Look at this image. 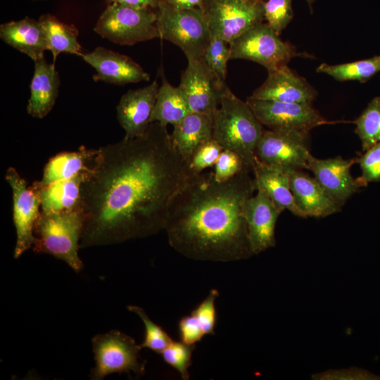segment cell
Returning a JSON list of instances; mask_svg holds the SVG:
<instances>
[{
    "label": "cell",
    "mask_w": 380,
    "mask_h": 380,
    "mask_svg": "<svg viewBox=\"0 0 380 380\" xmlns=\"http://www.w3.org/2000/svg\"><path fill=\"white\" fill-rule=\"evenodd\" d=\"M81 186L82 247L146 237L165 229L170 204L194 175L167 127L100 147Z\"/></svg>",
    "instance_id": "1"
},
{
    "label": "cell",
    "mask_w": 380,
    "mask_h": 380,
    "mask_svg": "<svg viewBox=\"0 0 380 380\" xmlns=\"http://www.w3.org/2000/svg\"><path fill=\"white\" fill-rule=\"evenodd\" d=\"M245 167L225 181L213 172L194 175L173 198L165 226L169 243L192 260L230 262L253 255L243 215L256 190Z\"/></svg>",
    "instance_id": "2"
},
{
    "label": "cell",
    "mask_w": 380,
    "mask_h": 380,
    "mask_svg": "<svg viewBox=\"0 0 380 380\" xmlns=\"http://www.w3.org/2000/svg\"><path fill=\"white\" fill-rule=\"evenodd\" d=\"M263 125L246 103L226 86L213 117V139L223 149L236 153L252 170L255 151Z\"/></svg>",
    "instance_id": "3"
},
{
    "label": "cell",
    "mask_w": 380,
    "mask_h": 380,
    "mask_svg": "<svg viewBox=\"0 0 380 380\" xmlns=\"http://www.w3.org/2000/svg\"><path fill=\"white\" fill-rule=\"evenodd\" d=\"M80 209L40 213L34 228V251L51 255L80 271L82 262L78 255L83 228Z\"/></svg>",
    "instance_id": "4"
},
{
    "label": "cell",
    "mask_w": 380,
    "mask_h": 380,
    "mask_svg": "<svg viewBox=\"0 0 380 380\" xmlns=\"http://www.w3.org/2000/svg\"><path fill=\"white\" fill-rule=\"evenodd\" d=\"M156 13L159 38L180 48L188 61L203 58L211 34L202 8L177 9L160 1Z\"/></svg>",
    "instance_id": "5"
},
{
    "label": "cell",
    "mask_w": 380,
    "mask_h": 380,
    "mask_svg": "<svg viewBox=\"0 0 380 380\" xmlns=\"http://www.w3.org/2000/svg\"><path fill=\"white\" fill-rule=\"evenodd\" d=\"M94 30L102 38L124 46L160 37L156 9L119 3L107 4Z\"/></svg>",
    "instance_id": "6"
},
{
    "label": "cell",
    "mask_w": 380,
    "mask_h": 380,
    "mask_svg": "<svg viewBox=\"0 0 380 380\" xmlns=\"http://www.w3.org/2000/svg\"><path fill=\"white\" fill-rule=\"evenodd\" d=\"M230 59H245L259 63L267 72L286 65L297 56L295 47L282 41L267 23H260L229 43Z\"/></svg>",
    "instance_id": "7"
},
{
    "label": "cell",
    "mask_w": 380,
    "mask_h": 380,
    "mask_svg": "<svg viewBox=\"0 0 380 380\" xmlns=\"http://www.w3.org/2000/svg\"><path fill=\"white\" fill-rule=\"evenodd\" d=\"M201 8L211 36L228 44L265 20L262 0H205Z\"/></svg>",
    "instance_id": "8"
},
{
    "label": "cell",
    "mask_w": 380,
    "mask_h": 380,
    "mask_svg": "<svg viewBox=\"0 0 380 380\" xmlns=\"http://www.w3.org/2000/svg\"><path fill=\"white\" fill-rule=\"evenodd\" d=\"M96 367L91 372L93 379H102L113 373L144 372V364L140 362L141 349L134 340L118 331L99 334L92 339Z\"/></svg>",
    "instance_id": "9"
},
{
    "label": "cell",
    "mask_w": 380,
    "mask_h": 380,
    "mask_svg": "<svg viewBox=\"0 0 380 380\" xmlns=\"http://www.w3.org/2000/svg\"><path fill=\"white\" fill-rule=\"evenodd\" d=\"M263 126L273 131H310L329 122L311 103H286L248 98L246 101Z\"/></svg>",
    "instance_id": "10"
},
{
    "label": "cell",
    "mask_w": 380,
    "mask_h": 380,
    "mask_svg": "<svg viewBox=\"0 0 380 380\" xmlns=\"http://www.w3.org/2000/svg\"><path fill=\"white\" fill-rule=\"evenodd\" d=\"M308 134L291 131L264 130L255 156L263 163L286 174L291 170L308 169L310 152Z\"/></svg>",
    "instance_id": "11"
},
{
    "label": "cell",
    "mask_w": 380,
    "mask_h": 380,
    "mask_svg": "<svg viewBox=\"0 0 380 380\" xmlns=\"http://www.w3.org/2000/svg\"><path fill=\"white\" fill-rule=\"evenodd\" d=\"M5 179L13 193V222L16 230V244L14 257L18 258L34 243V228L41 213L39 191L27 182L15 168L7 169Z\"/></svg>",
    "instance_id": "12"
},
{
    "label": "cell",
    "mask_w": 380,
    "mask_h": 380,
    "mask_svg": "<svg viewBox=\"0 0 380 380\" xmlns=\"http://www.w3.org/2000/svg\"><path fill=\"white\" fill-rule=\"evenodd\" d=\"M226 86L203 59L188 61L179 84L191 112L210 114L219 107Z\"/></svg>",
    "instance_id": "13"
},
{
    "label": "cell",
    "mask_w": 380,
    "mask_h": 380,
    "mask_svg": "<svg viewBox=\"0 0 380 380\" xmlns=\"http://www.w3.org/2000/svg\"><path fill=\"white\" fill-rule=\"evenodd\" d=\"M357 161L358 158L343 159L340 156L319 159L310 153L308 166L328 196L342 207L360 188L350 174V167Z\"/></svg>",
    "instance_id": "14"
},
{
    "label": "cell",
    "mask_w": 380,
    "mask_h": 380,
    "mask_svg": "<svg viewBox=\"0 0 380 380\" xmlns=\"http://www.w3.org/2000/svg\"><path fill=\"white\" fill-rule=\"evenodd\" d=\"M248 198L243 207L250 247L253 255L259 254L276 245L275 227L282 213L261 190Z\"/></svg>",
    "instance_id": "15"
},
{
    "label": "cell",
    "mask_w": 380,
    "mask_h": 380,
    "mask_svg": "<svg viewBox=\"0 0 380 380\" xmlns=\"http://www.w3.org/2000/svg\"><path fill=\"white\" fill-rule=\"evenodd\" d=\"M81 57L95 69L93 79L96 82L124 85L150 80V75L133 59L105 47L97 46Z\"/></svg>",
    "instance_id": "16"
},
{
    "label": "cell",
    "mask_w": 380,
    "mask_h": 380,
    "mask_svg": "<svg viewBox=\"0 0 380 380\" xmlns=\"http://www.w3.org/2000/svg\"><path fill=\"white\" fill-rule=\"evenodd\" d=\"M158 84L131 89L123 94L116 107L117 119L125 132V138L133 139L145 134L151 124Z\"/></svg>",
    "instance_id": "17"
},
{
    "label": "cell",
    "mask_w": 380,
    "mask_h": 380,
    "mask_svg": "<svg viewBox=\"0 0 380 380\" xmlns=\"http://www.w3.org/2000/svg\"><path fill=\"white\" fill-rule=\"evenodd\" d=\"M315 89L287 65L268 72V75L249 98L286 103H311Z\"/></svg>",
    "instance_id": "18"
},
{
    "label": "cell",
    "mask_w": 380,
    "mask_h": 380,
    "mask_svg": "<svg viewBox=\"0 0 380 380\" xmlns=\"http://www.w3.org/2000/svg\"><path fill=\"white\" fill-rule=\"evenodd\" d=\"M288 175L295 202L305 218L325 217L341 210L315 178L300 170H291Z\"/></svg>",
    "instance_id": "19"
},
{
    "label": "cell",
    "mask_w": 380,
    "mask_h": 380,
    "mask_svg": "<svg viewBox=\"0 0 380 380\" xmlns=\"http://www.w3.org/2000/svg\"><path fill=\"white\" fill-rule=\"evenodd\" d=\"M60 84V77L54 63H48L44 56L34 61L27 113L33 118H44L54 106Z\"/></svg>",
    "instance_id": "20"
},
{
    "label": "cell",
    "mask_w": 380,
    "mask_h": 380,
    "mask_svg": "<svg viewBox=\"0 0 380 380\" xmlns=\"http://www.w3.org/2000/svg\"><path fill=\"white\" fill-rule=\"evenodd\" d=\"M0 38L8 45L27 55L34 62L48 50L45 31L39 20L25 17L0 25Z\"/></svg>",
    "instance_id": "21"
},
{
    "label": "cell",
    "mask_w": 380,
    "mask_h": 380,
    "mask_svg": "<svg viewBox=\"0 0 380 380\" xmlns=\"http://www.w3.org/2000/svg\"><path fill=\"white\" fill-rule=\"evenodd\" d=\"M213 117L214 114L190 112L174 125L172 143L188 163L201 145L213 139Z\"/></svg>",
    "instance_id": "22"
},
{
    "label": "cell",
    "mask_w": 380,
    "mask_h": 380,
    "mask_svg": "<svg viewBox=\"0 0 380 380\" xmlns=\"http://www.w3.org/2000/svg\"><path fill=\"white\" fill-rule=\"evenodd\" d=\"M252 172L256 190L262 191L280 211L287 209L293 215L305 218L295 202L288 174L263 163L255 156Z\"/></svg>",
    "instance_id": "23"
},
{
    "label": "cell",
    "mask_w": 380,
    "mask_h": 380,
    "mask_svg": "<svg viewBox=\"0 0 380 380\" xmlns=\"http://www.w3.org/2000/svg\"><path fill=\"white\" fill-rule=\"evenodd\" d=\"M98 152V149H88L82 146L76 151L62 152L54 156L46 164L42 179L32 185L39 189L83 172H90Z\"/></svg>",
    "instance_id": "24"
},
{
    "label": "cell",
    "mask_w": 380,
    "mask_h": 380,
    "mask_svg": "<svg viewBox=\"0 0 380 380\" xmlns=\"http://www.w3.org/2000/svg\"><path fill=\"white\" fill-rule=\"evenodd\" d=\"M89 172L53 182L37 189L41 200V212L49 213L80 209L81 186Z\"/></svg>",
    "instance_id": "25"
},
{
    "label": "cell",
    "mask_w": 380,
    "mask_h": 380,
    "mask_svg": "<svg viewBox=\"0 0 380 380\" xmlns=\"http://www.w3.org/2000/svg\"><path fill=\"white\" fill-rule=\"evenodd\" d=\"M155 107L151 117L152 122H159L166 126L177 124L191 112L187 101L179 87L169 83L162 75Z\"/></svg>",
    "instance_id": "26"
},
{
    "label": "cell",
    "mask_w": 380,
    "mask_h": 380,
    "mask_svg": "<svg viewBox=\"0 0 380 380\" xmlns=\"http://www.w3.org/2000/svg\"><path fill=\"white\" fill-rule=\"evenodd\" d=\"M38 20L45 31L48 50L54 61L61 53L82 55V46L77 40L79 31L74 25L63 23L50 13L42 15Z\"/></svg>",
    "instance_id": "27"
},
{
    "label": "cell",
    "mask_w": 380,
    "mask_h": 380,
    "mask_svg": "<svg viewBox=\"0 0 380 380\" xmlns=\"http://www.w3.org/2000/svg\"><path fill=\"white\" fill-rule=\"evenodd\" d=\"M316 70L318 72L327 74L340 82L357 80L365 82L380 72V55L338 65L322 63Z\"/></svg>",
    "instance_id": "28"
},
{
    "label": "cell",
    "mask_w": 380,
    "mask_h": 380,
    "mask_svg": "<svg viewBox=\"0 0 380 380\" xmlns=\"http://www.w3.org/2000/svg\"><path fill=\"white\" fill-rule=\"evenodd\" d=\"M355 133L365 151L380 141V96L374 98L355 120Z\"/></svg>",
    "instance_id": "29"
},
{
    "label": "cell",
    "mask_w": 380,
    "mask_h": 380,
    "mask_svg": "<svg viewBox=\"0 0 380 380\" xmlns=\"http://www.w3.org/2000/svg\"><path fill=\"white\" fill-rule=\"evenodd\" d=\"M127 308L141 318L145 327L144 340L139 345L141 348H148L160 354L173 340L161 327L148 317L142 308L134 305Z\"/></svg>",
    "instance_id": "30"
},
{
    "label": "cell",
    "mask_w": 380,
    "mask_h": 380,
    "mask_svg": "<svg viewBox=\"0 0 380 380\" xmlns=\"http://www.w3.org/2000/svg\"><path fill=\"white\" fill-rule=\"evenodd\" d=\"M202 59L215 75L224 82L227 62L230 60L229 44L218 37L211 36Z\"/></svg>",
    "instance_id": "31"
},
{
    "label": "cell",
    "mask_w": 380,
    "mask_h": 380,
    "mask_svg": "<svg viewBox=\"0 0 380 380\" xmlns=\"http://www.w3.org/2000/svg\"><path fill=\"white\" fill-rule=\"evenodd\" d=\"M196 346L172 341L160 353L164 362L175 369L184 380L189 379V367Z\"/></svg>",
    "instance_id": "32"
},
{
    "label": "cell",
    "mask_w": 380,
    "mask_h": 380,
    "mask_svg": "<svg viewBox=\"0 0 380 380\" xmlns=\"http://www.w3.org/2000/svg\"><path fill=\"white\" fill-rule=\"evenodd\" d=\"M218 296V291L215 289H211L205 298L190 314L205 336L215 334L217 324L215 300Z\"/></svg>",
    "instance_id": "33"
},
{
    "label": "cell",
    "mask_w": 380,
    "mask_h": 380,
    "mask_svg": "<svg viewBox=\"0 0 380 380\" xmlns=\"http://www.w3.org/2000/svg\"><path fill=\"white\" fill-rule=\"evenodd\" d=\"M264 15L267 23L280 34L293 18L292 0H267L264 2Z\"/></svg>",
    "instance_id": "34"
},
{
    "label": "cell",
    "mask_w": 380,
    "mask_h": 380,
    "mask_svg": "<svg viewBox=\"0 0 380 380\" xmlns=\"http://www.w3.org/2000/svg\"><path fill=\"white\" fill-rule=\"evenodd\" d=\"M362 175L356 179L358 186L380 180V141L375 144L358 158Z\"/></svg>",
    "instance_id": "35"
},
{
    "label": "cell",
    "mask_w": 380,
    "mask_h": 380,
    "mask_svg": "<svg viewBox=\"0 0 380 380\" xmlns=\"http://www.w3.org/2000/svg\"><path fill=\"white\" fill-rule=\"evenodd\" d=\"M223 148L214 139L201 145L189 163L191 170L196 174L201 173L207 167L215 165Z\"/></svg>",
    "instance_id": "36"
},
{
    "label": "cell",
    "mask_w": 380,
    "mask_h": 380,
    "mask_svg": "<svg viewBox=\"0 0 380 380\" xmlns=\"http://www.w3.org/2000/svg\"><path fill=\"white\" fill-rule=\"evenodd\" d=\"M245 167L247 166L236 153L223 149L215 165L214 177L217 181L227 180L238 174Z\"/></svg>",
    "instance_id": "37"
},
{
    "label": "cell",
    "mask_w": 380,
    "mask_h": 380,
    "mask_svg": "<svg viewBox=\"0 0 380 380\" xmlns=\"http://www.w3.org/2000/svg\"><path fill=\"white\" fill-rule=\"evenodd\" d=\"M376 375L360 368L331 369L312 376V379H379Z\"/></svg>",
    "instance_id": "38"
},
{
    "label": "cell",
    "mask_w": 380,
    "mask_h": 380,
    "mask_svg": "<svg viewBox=\"0 0 380 380\" xmlns=\"http://www.w3.org/2000/svg\"><path fill=\"white\" fill-rule=\"evenodd\" d=\"M178 331L181 341L191 346H195L205 336L191 315L184 316L179 319Z\"/></svg>",
    "instance_id": "39"
},
{
    "label": "cell",
    "mask_w": 380,
    "mask_h": 380,
    "mask_svg": "<svg viewBox=\"0 0 380 380\" xmlns=\"http://www.w3.org/2000/svg\"><path fill=\"white\" fill-rule=\"evenodd\" d=\"M177 9L202 8L205 0H160Z\"/></svg>",
    "instance_id": "40"
},
{
    "label": "cell",
    "mask_w": 380,
    "mask_h": 380,
    "mask_svg": "<svg viewBox=\"0 0 380 380\" xmlns=\"http://www.w3.org/2000/svg\"><path fill=\"white\" fill-rule=\"evenodd\" d=\"M107 4L119 3L134 7H149L156 9L160 0H104Z\"/></svg>",
    "instance_id": "41"
},
{
    "label": "cell",
    "mask_w": 380,
    "mask_h": 380,
    "mask_svg": "<svg viewBox=\"0 0 380 380\" xmlns=\"http://www.w3.org/2000/svg\"><path fill=\"white\" fill-rule=\"evenodd\" d=\"M308 4H311L315 0H306Z\"/></svg>",
    "instance_id": "42"
},
{
    "label": "cell",
    "mask_w": 380,
    "mask_h": 380,
    "mask_svg": "<svg viewBox=\"0 0 380 380\" xmlns=\"http://www.w3.org/2000/svg\"><path fill=\"white\" fill-rule=\"evenodd\" d=\"M244 1H248V0H244Z\"/></svg>",
    "instance_id": "43"
}]
</instances>
